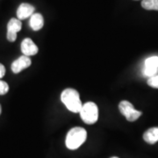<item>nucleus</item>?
Listing matches in <instances>:
<instances>
[{"instance_id":"1","label":"nucleus","mask_w":158,"mask_h":158,"mask_svg":"<svg viewBox=\"0 0 158 158\" xmlns=\"http://www.w3.org/2000/svg\"><path fill=\"white\" fill-rule=\"evenodd\" d=\"M61 100L69 111L72 113H80L83 104L77 90L71 88L65 89L61 94Z\"/></svg>"},{"instance_id":"2","label":"nucleus","mask_w":158,"mask_h":158,"mask_svg":"<svg viewBox=\"0 0 158 158\" xmlns=\"http://www.w3.org/2000/svg\"><path fill=\"white\" fill-rule=\"evenodd\" d=\"M87 138V132L83 127H73L70 129L66 136V147L69 149L75 150L78 148L85 141Z\"/></svg>"},{"instance_id":"3","label":"nucleus","mask_w":158,"mask_h":158,"mask_svg":"<svg viewBox=\"0 0 158 158\" xmlns=\"http://www.w3.org/2000/svg\"><path fill=\"white\" fill-rule=\"evenodd\" d=\"M80 116L86 124H94L98 119V108L93 102H87L83 105L80 111Z\"/></svg>"},{"instance_id":"4","label":"nucleus","mask_w":158,"mask_h":158,"mask_svg":"<svg viewBox=\"0 0 158 158\" xmlns=\"http://www.w3.org/2000/svg\"><path fill=\"white\" fill-rule=\"evenodd\" d=\"M118 109L119 112L124 115L125 118L131 122L135 121L141 115V112L135 110L134 106L127 100H123L118 104Z\"/></svg>"},{"instance_id":"5","label":"nucleus","mask_w":158,"mask_h":158,"mask_svg":"<svg viewBox=\"0 0 158 158\" xmlns=\"http://www.w3.org/2000/svg\"><path fill=\"white\" fill-rule=\"evenodd\" d=\"M22 28V23L19 19H11L7 24V40L11 42L17 39V33Z\"/></svg>"},{"instance_id":"6","label":"nucleus","mask_w":158,"mask_h":158,"mask_svg":"<svg viewBox=\"0 0 158 158\" xmlns=\"http://www.w3.org/2000/svg\"><path fill=\"white\" fill-rule=\"evenodd\" d=\"M31 59L29 56H22L19 57L17 60H15L14 62L11 63V70L14 74H18L21 72L23 69L28 68L31 65Z\"/></svg>"},{"instance_id":"7","label":"nucleus","mask_w":158,"mask_h":158,"mask_svg":"<svg viewBox=\"0 0 158 158\" xmlns=\"http://www.w3.org/2000/svg\"><path fill=\"white\" fill-rule=\"evenodd\" d=\"M39 48L34 44V42L30 38H26L21 42V52L24 56H31L38 53Z\"/></svg>"},{"instance_id":"8","label":"nucleus","mask_w":158,"mask_h":158,"mask_svg":"<svg viewBox=\"0 0 158 158\" xmlns=\"http://www.w3.org/2000/svg\"><path fill=\"white\" fill-rule=\"evenodd\" d=\"M34 12V7L30 4L23 3L19 6L17 10V17L19 19L22 20L31 17Z\"/></svg>"},{"instance_id":"9","label":"nucleus","mask_w":158,"mask_h":158,"mask_svg":"<svg viewBox=\"0 0 158 158\" xmlns=\"http://www.w3.org/2000/svg\"><path fill=\"white\" fill-rule=\"evenodd\" d=\"M29 24H30V27L34 31L40 30L43 27V25H44V20H43L42 15L40 13H34L30 18Z\"/></svg>"},{"instance_id":"10","label":"nucleus","mask_w":158,"mask_h":158,"mask_svg":"<svg viewBox=\"0 0 158 158\" xmlns=\"http://www.w3.org/2000/svg\"><path fill=\"white\" fill-rule=\"evenodd\" d=\"M143 139L148 144H155L158 141V127H151L148 129L144 135Z\"/></svg>"},{"instance_id":"11","label":"nucleus","mask_w":158,"mask_h":158,"mask_svg":"<svg viewBox=\"0 0 158 158\" xmlns=\"http://www.w3.org/2000/svg\"><path fill=\"white\" fill-rule=\"evenodd\" d=\"M141 6L148 11H158V0H141Z\"/></svg>"},{"instance_id":"12","label":"nucleus","mask_w":158,"mask_h":158,"mask_svg":"<svg viewBox=\"0 0 158 158\" xmlns=\"http://www.w3.org/2000/svg\"><path fill=\"white\" fill-rule=\"evenodd\" d=\"M145 68L157 69H158V56H151L145 61Z\"/></svg>"},{"instance_id":"13","label":"nucleus","mask_w":158,"mask_h":158,"mask_svg":"<svg viewBox=\"0 0 158 158\" xmlns=\"http://www.w3.org/2000/svg\"><path fill=\"white\" fill-rule=\"evenodd\" d=\"M148 85H149L152 88L158 89V75L153 76L151 77H149L148 80Z\"/></svg>"},{"instance_id":"14","label":"nucleus","mask_w":158,"mask_h":158,"mask_svg":"<svg viewBox=\"0 0 158 158\" xmlns=\"http://www.w3.org/2000/svg\"><path fill=\"white\" fill-rule=\"evenodd\" d=\"M9 90V85L5 81L0 80V95H5Z\"/></svg>"},{"instance_id":"15","label":"nucleus","mask_w":158,"mask_h":158,"mask_svg":"<svg viewBox=\"0 0 158 158\" xmlns=\"http://www.w3.org/2000/svg\"><path fill=\"white\" fill-rule=\"evenodd\" d=\"M6 74V68L3 64L0 63V78H2Z\"/></svg>"},{"instance_id":"16","label":"nucleus","mask_w":158,"mask_h":158,"mask_svg":"<svg viewBox=\"0 0 158 158\" xmlns=\"http://www.w3.org/2000/svg\"><path fill=\"white\" fill-rule=\"evenodd\" d=\"M1 112H2V108H1V105H0V114H1Z\"/></svg>"},{"instance_id":"17","label":"nucleus","mask_w":158,"mask_h":158,"mask_svg":"<svg viewBox=\"0 0 158 158\" xmlns=\"http://www.w3.org/2000/svg\"><path fill=\"white\" fill-rule=\"evenodd\" d=\"M111 158H118V157H116V156H113V157H111Z\"/></svg>"}]
</instances>
